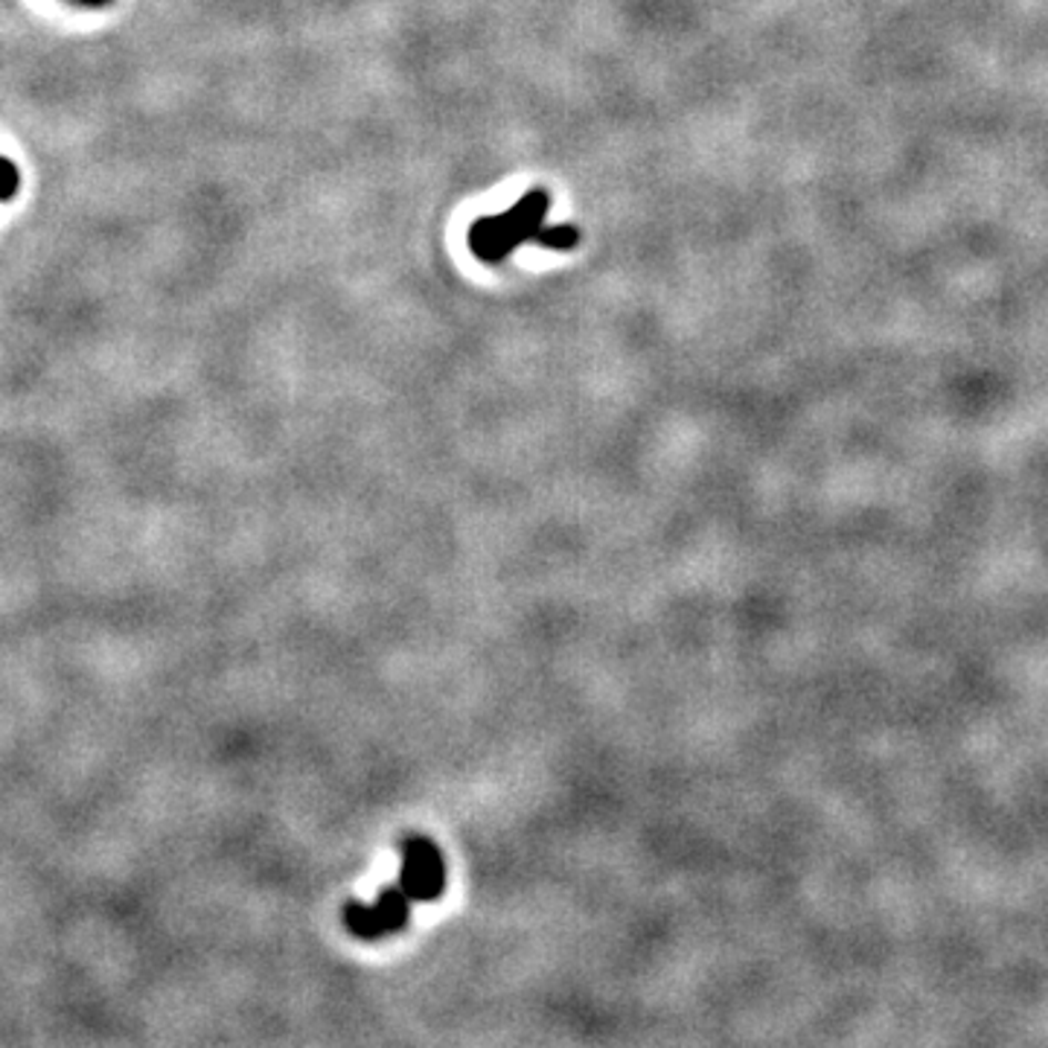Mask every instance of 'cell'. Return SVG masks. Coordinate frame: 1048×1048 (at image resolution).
Listing matches in <instances>:
<instances>
[{
  "label": "cell",
  "instance_id": "obj_1",
  "mask_svg": "<svg viewBox=\"0 0 1048 1048\" xmlns=\"http://www.w3.org/2000/svg\"><path fill=\"white\" fill-rule=\"evenodd\" d=\"M551 198L545 189H531L522 202L499 216H484L470 227V248L481 263H504L524 243L542 248L572 250L577 248V227H545Z\"/></svg>",
  "mask_w": 1048,
  "mask_h": 1048
},
{
  "label": "cell",
  "instance_id": "obj_2",
  "mask_svg": "<svg viewBox=\"0 0 1048 1048\" xmlns=\"http://www.w3.org/2000/svg\"><path fill=\"white\" fill-rule=\"evenodd\" d=\"M400 888L411 900H434L446 888V865L443 856L425 836H408L402 845Z\"/></svg>",
  "mask_w": 1048,
  "mask_h": 1048
},
{
  "label": "cell",
  "instance_id": "obj_3",
  "mask_svg": "<svg viewBox=\"0 0 1048 1048\" xmlns=\"http://www.w3.org/2000/svg\"><path fill=\"white\" fill-rule=\"evenodd\" d=\"M376 915L382 921L384 935H391V932H400L402 926L408 924V912H411V897L400 888V883L391 885V888H384L373 903Z\"/></svg>",
  "mask_w": 1048,
  "mask_h": 1048
},
{
  "label": "cell",
  "instance_id": "obj_4",
  "mask_svg": "<svg viewBox=\"0 0 1048 1048\" xmlns=\"http://www.w3.org/2000/svg\"><path fill=\"white\" fill-rule=\"evenodd\" d=\"M345 924H347V929L356 935V938L376 941V938H382V935H384V926H382V921H379V915H376L373 903H359V900L347 903V906H345Z\"/></svg>",
  "mask_w": 1048,
  "mask_h": 1048
},
{
  "label": "cell",
  "instance_id": "obj_5",
  "mask_svg": "<svg viewBox=\"0 0 1048 1048\" xmlns=\"http://www.w3.org/2000/svg\"><path fill=\"white\" fill-rule=\"evenodd\" d=\"M18 187H21L18 166L7 157H0V202H12L18 196Z\"/></svg>",
  "mask_w": 1048,
  "mask_h": 1048
},
{
  "label": "cell",
  "instance_id": "obj_6",
  "mask_svg": "<svg viewBox=\"0 0 1048 1048\" xmlns=\"http://www.w3.org/2000/svg\"><path fill=\"white\" fill-rule=\"evenodd\" d=\"M73 3H79V7H94V9H100V7H109L111 0H73Z\"/></svg>",
  "mask_w": 1048,
  "mask_h": 1048
}]
</instances>
